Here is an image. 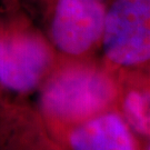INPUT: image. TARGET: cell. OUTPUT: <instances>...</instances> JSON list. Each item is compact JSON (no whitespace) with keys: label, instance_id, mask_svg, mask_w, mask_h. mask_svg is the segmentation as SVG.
<instances>
[{"label":"cell","instance_id":"4","mask_svg":"<svg viewBox=\"0 0 150 150\" xmlns=\"http://www.w3.org/2000/svg\"><path fill=\"white\" fill-rule=\"evenodd\" d=\"M50 64V52L35 36L17 35L0 38V82L17 92L38 86Z\"/></svg>","mask_w":150,"mask_h":150},{"label":"cell","instance_id":"5","mask_svg":"<svg viewBox=\"0 0 150 150\" xmlns=\"http://www.w3.org/2000/svg\"><path fill=\"white\" fill-rule=\"evenodd\" d=\"M72 150H136L126 122L115 113L87 120L70 136Z\"/></svg>","mask_w":150,"mask_h":150},{"label":"cell","instance_id":"7","mask_svg":"<svg viewBox=\"0 0 150 150\" xmlns=\"http://www.w3.org/2000/svg\"><path fill=\"white\" fill-rule=\"evenodd\" d=\"M147 150H150V146H149V148H148V149H147Z\"/></svg>","mask_w":150,"mask_h":150},{"label":"cell","instance_id":"1","mask_svg":"<svg viewBox=\"0 0 150 150\" xmlns=\"http://www.w3.org/2000/svg\"><path fill=\"white\" fill-rule=\"evenodd\" d=\"M113 96L110 80L88 68L64 70L47 83L41 96L45 111L54 118L77 121L89 118L107 106Z\"/></svg>","mask_w":150,"mask_h":150},{"label":"cell","instance_id":"2","mask_svg":"<svg viewBox=\"0 0 150 150\" xmlns=\"http://www.w3.org/2000/svg\"><path fill=\"white\" fill-rule=\"evenodd\" d=\"M101 39L107 58L115 64L150 60V0H115L106 11Z\"/></svg>","mask_w":150,"mask_h":150},{"label":"cell","instance_id":"6","mask_svg":"<svg viewBox=\"0 0 150 150\" xmlns=\"http://www.w3.org/2000/svg\"><path fill=\"white\" fill-rule=\"evenodd\" d=\"M123 109L130 126L139 134L150 136V92H130Z\"/></svg>","mask_w":150,"mask_h":150},{"label":"cell","instance_id":"3","mask_svg":"<svg viewBox=\"0 0 150 150\" xmlns=\"http://www.w3.org/2000/svg\"><path fill=\"white\" fill-rule=\"evenodd\" d=\"M106 10L98 0H58L51 22L56 47L81 54L101 39Z\"/></svg>","mask_w":150,"mask_h":150}]
</instances>
